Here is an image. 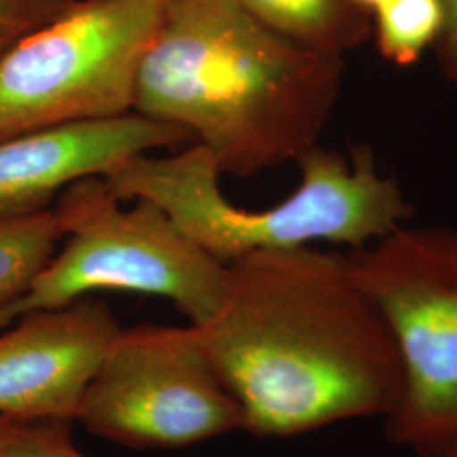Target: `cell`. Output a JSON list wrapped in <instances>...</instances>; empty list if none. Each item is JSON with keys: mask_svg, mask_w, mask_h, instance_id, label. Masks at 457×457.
Masks as SVG:
<instances>
[{"mask_svg": "<svg viewBox=\"0 0 457 457\" xmlns=\"http://www.w3.org/2000/svg\"><path fill=\"white\" fill-rule=\"evenodd\" d=\"M226 268L217 311L195 327L245 432L290 437L392 415L405 385L402 358L345 254L303 245Z\"/></svg>", "mask_w": 457, "mask_h": 457, "instance_id": "cell-1", "label": "cell"}, {"mask_svg": "<svg viewBox=\"0 0 457 457\" xmlns=\"http://www.w3.org/2000/svg\"><path fill=\"white\" fill-rule=\"evenodd\" d=\"M344 58L295 45L236 0H168L132 112L190 132L220 175L300 162L336 107Z\"/></svg>", "mask_w": 457, "mask_h": 457, "instance_id": "cell-2", "label": "cell"}, {"mask_svg": "<svg viewBox=\"0 0 457 457\" xmlns=\"http://www.w3.org/2000/svg\"><path fill=\"white\" fill-rule=\"evenodd\" d=\"M298 164V188L264 211L232 205L220 192L212 154L196 143L168 156H132L104 179L122 202L156 204L192 243L224 264L256 251L317 241L360 249L411 217L400 187L378 171L368 146L356 147L351 162L341 153L313 147Z\"/></svg>", "mask_w": 457, "mask_h": 457, "instance_id": "cell-3", "label": "cell"}, {"mask_svg": "<svg viewBox=\"0 0 457 457\" xmlns=\"http://www.w3.org/2000/svg\"><path fill=\"white\" fill-rule=\"evenodd\" d=\"M132 202L124 207L104 177L66 187L51 207L65 245L0 307V330L26 313L104 290L162 296L192 326L207 322L224 294L226 264L192 243L156 204Z\"/></svg>", "mask_w": 457, "mask_h": 457, "instance_id": "cell-4", "label": "cell"}, {"mask_svg": "<svg viewBox=\"0 0 457 457\" xmlns=\"http://www.w3.org/2000/svg\"><path fill=\"white\" fill-rule=\"evenodd\" d=\"M345 258L402 358L386 437L428 457L457 436V230L398 228Z\"/></svg>", "mask_w": 457, "mask_h": 457, "instance_id": "cell-5", "label": "cell"}, {"mask_svg": "<svg viewBox=\"0 0 457 457\" xmlns=\"http://www.w3.org/2000/svg\"><path fill=\"white\" fill-rule=\"evenodd\" d=\"M168 0H75L0 58V139L131 114Z\"/></svg>", "mask_w": 457, "mask_h": 457, "instance_id": "cell-6", "label": "cell"}, {"mask_svg": "<svg viewBox=\"0 0 457 457\" xmlns=\"http://www.w3.org/2000/svg\"><path fill=\"white\" fill-rule=\"evenodd\" d=\"M75 420L131 447H180L245 430V411L195 326L120 328Z\"/></svg>", "mask_w": 457, "mask_h": 457, "instance_id": "cell-7", "label": "cell"}, {"mask_svg": "<svg viewBox=\"0 0 457 457\" xmlns=\"http://www.w3.org/2000/svg\"><path fill=\"white\" fill-rule=\"evenodd\" d=\"M122 327L109 305L85 296L19 317L0 330V415L75 420L83 392Z\"/></svg>", "mask_w": 457, "mask_h": 457, "instance_id": "cell-8", "label": "cell"}, {"mask_svg": "<svg viewBox=\"0 0 457 457\" xmlns=\"http://www.w3.org/2000/svg\"><path fill=\"white\" fill-rule=\"evenodd\" d=\"M190 145V132L136 112L0 139V217L46 211L75 181L104 177L137 154Z\"/></svg>", "mask_w": 457, "mask_h": 457, "instance_id": "cell-9", "label": "cell"}, {"mask_svg": "<svg viewBox=\"0 0 457 457\" xmlns=\"http://www.w3.org/2000/svg\"><path fill=\"white\" fill-rule=\"evenodd\" d=\"M271 31L295 45L344 58L373 31L371 14L354 0H236Z\"/></svg>", "mask_w": 457, "mask_h": 457, "instance_id": "cell-10", "label": "cell"}, {"mask_svg": "<svg viewBox=\"0 0 457 457\" xmlns=\"http://www.w3.org/2000/svg\"><path fill=\"white\" fill-rule=\"evenodd\" d=\"M63 237L53 209L0 217V307L29 287Z\"/></svg>", "mask_w": 457, "mask_h": 457, "instance_id": "cell-11", "label": "cell"}, {"mask_svg": "<svg viewBox=\"0 0 457 457\" xmlns=\"http://www.w3.org/2000/svg\"><path fill=\"white\" fill-rule=\"evenodd\" d=\"M379 53L396 66L415 65L442 28L439 0H383L371 12Z\"/></svg>", "mask_w": 457, "mask_h": 457, "instance_id": "cell-12", "label": "cell"}, {"mask_svg": "<svg viewBox=\"0 0 457 457\" xmlns=\"http://www.w3.org/2000/svg\"><path fill=\"white\" fill-rule=\"evenodd\" d=\"M68 424L0 415V457H88L71 441Z\"/></svg>", "mask_w": 457, "mask_h": 457, "instance_id": "cell-13", "label": "cell"}, {"mask_svg": "<svg viewBox=\"0 0 457 457\" xmlns=\"http://www.w3.org/2000/svg\"><path fill=\"white\" fill-rule=\"evenodd\" d=\"M75 0H0V58L21 37L65 12Z\"/></svg>", "mask_w": 457, "mask_h": 457, "instance_id": "cell-14", "label": "cell"}, {"mask_svg": "<svg viewBox=\"0 0 457 457\" xmlns=\"http://www.w3.org/2000/svg\"><path fill=\"white\" fill-rule=\"evenodd\" d=\"M442 28L434 45L444 75L457 83V0H439Z\"/></svg>", "mask_w": 457, "mask_h": 457, "instance_id": "cell-15", "label": "cell"}, {"mask_svg": "<svg viewBox=\"0 0 457 457\" xmlns=\"http://www.w3.org/2000/svg\"><path fill=\"white\" fill-rule=\"evenodd\" d=\"M428 457H457V436L454 439L445 442L436 453H432Z\"/></svg>", "mask_w": 457, "mask_h": 457, "instance_id": "cell-16", "label": "cell"}, {"mask_svg": "<svg viewBox=\"0 0 457 457\" xmlns=\"http://www.w3.org/2000/svg\"><path fill=\"white\" fill-rule=\"evenodd\" d=\"M358 5H361L362 9H366L370 14L375 11L376 5L379 4V2H383V0H354Z\"/></svg>", "mask_w": 457, "mask_h": 457, "instance_id": "cell-17", "label": "cell"}]
</instances>
